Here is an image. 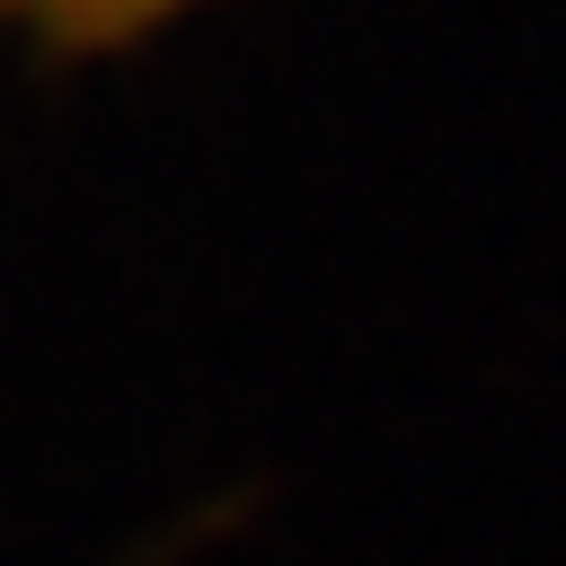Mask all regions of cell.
Here are the masks:
<instances>
[{"label": "cell", "instance_id": "obj_1", "mask_svg": "<svg viewBox=\"0 0 566 566\" xmlns=\"http://www.w3.org/2000/svg\"><path fill=\"white\" fill-rule=\"evenodd\" d=\"M189 10H209V0H0V40L40 50V60H109V50L179 30Z\"/></svg>", "mask_w": 566, "mask_h": 566}]
</instances>
